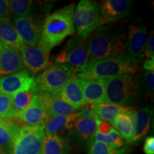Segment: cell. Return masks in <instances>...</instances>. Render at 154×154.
Here are the masks:
<instances>
[{
  "label": "cell",
  "mask_w": 154,
  "mask_h": 154,
  "mask_svg": "<svg viewBox=\"0 0 154 154\" xmlns=\"http://www.w3.org/2000/svg\"><path fill=\"white\" fill-rule=\"evenodd\" d=\"M11 14L15 17H22L32 15L34 7L31 0H11L9 1Z\"/></svg>",
  "instance_id": "obj_28"
},
{
  "label": "cell",
  "mask_w": 154,
  "mask_h": 154,
  "mask_svg": "<svg viewBox=\"0 0 154 154\" xmlns=\"http://www.w3.org/2000/svg\"><path fill=\"white\" fill-rule=\"evenodd\" d=\"M135 109H131L130 110L121 113L116 116L111 125L118 131L121 136L126 140L127 143H131L133 136V126L131 121V113Z\"/></svg>",
  "instance_id": "obj_24"
},
{
  "label": "cell",
  "mask_w": 154,
  "mask_h": 154,
  "mask_svg": "<svg viewBox=\"0 0 154 154\" xmlns=\"http://www.w3.org/2000/svg\"><path fill=\"white\" fill-rule=\"evenodd\" d=\"M78 113L81 118H88V117L96 116L95 113L94 112L93 106H92V104H90V103H86L85 106H84L82 109H79Z\"/></svg>",
  "instance_id": "obj_35"
},
{
  "label": "cell",
  "mask_w": 154,
  "mask_h": 154,
  "mask_svg": "<svg viewBox=\"0 0 154 154\" xmlns=\"http://www.w3.org/2000/svg\"><path fill=\"white\" fill-rule=\"evenodd\" d=\"M143 68L148 72H153L154 70V59H147L144 61Z\"/></svg>",
  "instance_id": "obj_38"
},
{
  "label": "cell",
  "mask_w": 154,
  "mask_h": 154,
  "mask_svg": "<svg viewBox=\"0 0 154 154\" xmlns=\"http://www.w3.org/2000/svg\"><path fill=\"white\" fill-rule=\"evenodd\" d=\"M0 41L7 47L19 50L24 44L9 19L0 20Z\"/></svg>",
  "instance_id": "obj_21"
},
{
  "label": "cell",
  "mask_w": 154,
  "mask_h": 154,
  "mask_svg": "<svg viewBox=\"0 0 154 154\" xmlns=\"http://www.w3.org/2000/svg\"><path fill=\"white\" fill-rule=\"evenodd\" d=\"M84 41L77 36L69 38L56 58V62L66 63L74 68L84 64L89 59V53Z\"/></svg>",
  "instance_id": "obj_9"
},
{
  "label": "cell",
  "mask_w": 154,
  "mask_h": 154,
  "mask_svg": "<svg viewBox=\"0 0 154 154\" xmlns=\"http://www.w3.org/2000/svg\"><path fill=\"white\" fill-rule=\"evenodd\" d=\"M138 68L137 59L125 54L88 59L82 66L75 69L74 74L79 78L106 79L121 74L133 75Z\"/></svg>",
  "instance_id": "obj_2"
},
{
  "label": "cell",
  "mask_w": 154,
  "mask_h": 154,
  "mask_svg": "<svg viewBox=\"0 0 154 154\" xmlns=\"http://www.w3.org/2000/svg\"><path fill=\"white\" fill-rule=\"evenodd\" d=\"M24 66L31 74L34 75L44 71L49 66V54L38 47L23 44L19 49Z\"/></svg>",
  "instance_id": "obj_13"
},
{
  "label": "cell",
  "mask_w": 154,
  "mask_h": 154,
  "mask_svg": "<svg viewBox=\"0 0 154 154\" xmlns=\"http://www.w3.org/2000/svg\"><path fill=\"white\" fill-rule=\"evenodd\" d=\"M34 94L36 93L33 91H29L20 92L12 96L13 106H14V111L16 113V119L17 115L22 112L29 105Z\"/></svg>",
  "instance_id": "obj_31"
},
{
  "label": "cell",
  "mask_w": 154,
  "mask_h": 154,
  "mask_svg": "<svg viewBox=\"0 0 154 154\" xmlns=\"http://www.w3.org/2000/svg\"><path fill=\"white\" fill-rule=\"evenodd\" d=\"M74 67L55 62L49 65L35 78L36 93H54L60 89L74 72Z\"/></svg>",
  "instance_id": "obj_6"
},
{
  "label": "cell",
  "mask_w": 154,
  "mask_h": 154,
  "mask_svg": "<svg viewBox=\"0 0 154 154\" xmlns=\"http://www.w3.org/2000/svg\"><path fill=\"white\" fill-rule=\"evenodd\" d=\"M74 22L79 37L86 40L96 29L102 26L99 4L91 0L80 1L75 8Z\"/></svg>",
  "instance_id": "obj_5"
},
{
  "label": "cell",
  "mask_w": 154,
  "mask_h": 154,
  "mask_svg": "<svg viewBox=\"0 0 154 154\" xmlns=\"http://www.w3.org/2000/svg\"><path fill=\"white\" fill-rule=\"evenodd\" d=\"M128 146L113 150L103 142L92 140L88 145V154H128Z\"/></svg>",
  "instance_id": "obj_29"
},
{
  "label": "cell",
  "mask_w": 154,
  "mask_h": 154,
  "mask_svg": "<svg viewBox=\"0 0 154 154\" xmlns=\"http://www.w3.org/2000/svg\"><path fill=\"white\" fill-rule=\"evenodd\" d=\"M11 16L9 1L8 0H0V20L5 19H9Z\"/></svg>",
  "instance_id": "obj_33"
},
{
  "label": "cell",
  "mask_w": 154,
  "mask_h": 154,
  "mask_svg": "<svg viewBox=\"0 0 154 154\" xmlns=\"http://www.w3.org/2000/svg\"><path fill=\"white\" fill-rule=\"evenodd\" d=\"M92 140L103 142L113 150L120 149L124 147L125 145L124 138L113 128H112V129L109 134L106 135L101 134L100 133L96 131Z\"/></svg>",
  "instance_id": "obj_27"
},
{
  "label": "cell",
  "mask_w": 154,
  "mask_h": 154,
  "mask_svg": "<svg viewBox=\"0 0 154 154\" xmlns=\"http://www.w3.org/2000/svg\"><path fill=\"white\" fill-rule=\"evenodd\" d=\"M79 118L78 112L72 114L62 116H52L49 119L44 126V134H57L63 130H70L74 122Z\"/></svg>",
  "instance_id": "obj_22"
},
{
  "label": "cell",
  "mask_w": 154,
  "mask_h": 154,
  "mask_svg": "<svg viewBox=\"0 0 154 154\" xmlns=\"http://www.w3.org/2000/svg\"><path fill=\"white\" fill-rule=\"evenodd\" d=\"M147 57L148 59H154V36L153 32H151L149 38L146 42L144 56Z\"/></svg>",
  "instance_id": "obj_32"
},
{
  "label": "cell",
  "mask_w": 154,
  "mask_h": 154,
  "mask_svg": "<svg viewBox=\"0 0 154 154\" xmlns=\"http://www.w3.org/2000/svg\"><path fill=\"white\" fill-rule=\"evenodd\" d=\"M0 154H7L5 149L3 147H2V146H0Z\"/></svg>",
  "instance_id": "obj_39"
},
{
  "label": "cell",
  "mask_w": 154,
  "mask_h": 154,
  "mask_svg": "<svg viewBox=\"0 0 154 154\" xmlns=\"http://www.w3.org/2000/svg\"><path fill=\"white\" fill-rule=\"evenodd\" d=\"M5 47V44H4L2 42L0 41V53H1V51H2V49H4V47Z\"/></svg>",
  "instance_id": "obj_40"
},
{
  "label": "cell",
  "mask_w": 154,
  "mask_h": 154,
  "mask_svg": "<svg viewBox=\"0 0 154 154\" xmlns=\"http://www.w3.org/2000/svg\"><path fill=\"white\" fill-rule=\"evenodd\" d=\"M143 151L146 154H154L153 136H149L146 138L143 146Z\"/></svg>",
  "instance_id": "obj_37"
},
{
  "label": "cell",
  "mask_w": 154,
  "mask_h": 154,
  "mask_svg": "<svg viewBox=\"0 0 154 154\" xmlns=\"http://www.w3.org/2000/svg\"><path fill=\"white\" fill-rule=\"evenodd\" d=\"M96 123H97V131L101 134H108L113 128L112 126L109 122L101 120L99 118L96 119Z\"/></svg>",
  "instance_id": "obj_34"
},
{
  "label": "cell",
  "mask_w": 154,
  "mask_h": 154,
  "mask_svg": "<svg viewBox=\"0 0 154 154\" xmlns=\"http://www.w3.org/2000/svg\"><path fill=\"white\" fill-rule=\"evenodd\" d=\"M53 94L59 96L77 111L87 103L83 95L79 79L74 74L69 78L64 86Z\"/></svg>",
  "instance_id": "obj_14"
},
{
  "label": "cell",
  "mask_w": 154,
  "mask_h": 154,
  "mask_svg": "<svg viewBox=\"0 0 154 154\" xmlns=\"http://www.w3.org/2000/svg\"><path fill=\"white\" fill-rule=\"evenodd\" d=\"M50 118L42 96L38 94H34L29 105L17 116V119L29 126H45Z\"/></svg>",
  "instance_id": "obj_11"
},
{
  "label": "cell",
  "mask_w": 154,
  "mask_h": 154,
  "mask_svg": "<svg viewBox=\"0 0 154 154\" xmlns=\"http://www.w3.org/2000/svg\"><path fill=\"white\" fill-rule=\"evenodd\" d=\"M153 110L149 106H146L140 110H134L131 113L133 126V136L131 143H136L147 134L151 127V120Z\"/></svg>",
  "instance_id": "obj_18"
},
{
  "label": "cell",
  "mask_w": 154,
  "mask_h": 154,
  "mask_svg": "<svg viewBox=\"0 0 154 154\" xmlns=\"http://www.w3.org/2000/svg\"><path fill=\"white\" fill-rule=\"evenodd\" d=\"M94 112L99 119L106 121L111 125V123L121 113L125 112L132 109L131 107H122L112 103H99L92 104Z\"/></svg>",
  "instance_id": "obj_25"
},
{
  "label": "cell",
  "mask_w": 154,
  "mask_h": 154,
  "mask_svg": "<svg viewBox=\"0 0 154 154\" xmlns=\"http://www.w3.org/2000/svg\"><path fill=\"white\" fill-rule=\"evenodd\" d=\"M133 1L104 0L99 4L102 26L124 18L130 14Z\"/></svg>",
  "instance_id": "obj_12"
},
{
  "label": "cell",
  "mask_w": 154,
  "mask_h": 154,
  "mask_svg": "<svg viewBox=\"0 0 154 154\" xmlns=\"http://www.w3.org/2000/svg\"><path fill=\"white\" fill-rule=\"evenodd\" d=\"M24 69L19 50L5 46L0 53V78L17 74Z\"/></svg>",
  "instance_id": "obj_16"
},
{
  "label": "cell",
  "mask_w": 154,
  "mask_h": 154,
  "mask_svg": "<svg viewBox=\"0 0 154 154\" xmlns=\"http://www.w3.org/2000/svg\"><path fill=\"white\" fill-rule=\"evenodd\" d=\"M144 84L146 86V88L150 91H153L154 88V73L153 72H145L143 74Z\"/></svg>",
  "instance_id": "obj_36"
},
{
  "label": "cell",
  "mask_w": 154,
  "mask_h": 154,
  "mask_svg": "<svg viewBox=\"0 0 154 154\" xmlns=\"http://www.w3.org/2000/svg\"><path fill=\"white\" fill-rule=\"evenodd\" d=\"M79 79L86 103L90 104L106 103L103 80L90 78H79Z\"/></svg>",
  "instance_id": "obj_17"
},
{
  "label": "cell",
  "mask_w": 154,
  "mask_h": 154,
  "mask_svg": "<svg viewBox=\"0 0 154 154\" xmlns=\"http://www.w3.org/2000/svg\"><path fill=\"white\" fill-rule=\"evenodd\" d=\"M37 94L42 96L47 112L51 117L58 116H66L77 112V110L54 94L45 92H39Z\"/></svg>",
  "instance_id": "obj_20"
},
{
  "label": "cell",
  "mask_w": 154,
  "mask_h": 154,
  "mask_svg": "<svg viewBox=\"0 0 154 154\" xmlns=\"http://www.w3.org/2000/svg\"><path fill=\"white\" fill-rule=\"evenodd\" d=\"M70 146L58 134H45L42 154H69Z\"/></svg>",
  "instance_id": "obj_23"
},
{
  "label": "cell",
  "mask_w": 154,
  "mask_h": 154,
  "mask_svg": "<svg viewBox=\"0 0 154 154\" xmlns=\"http://www.w3.org/2000/svg\"><path fill=\"white\" fill-rule=\"evenodd\" d=\"M97 116L88 117V118H81L79 117L75 121L71 129L69 130L71 134L74 135L81 141L89 143L93 140V138L97 131Z\"/></svg>",
  "instance_id": "obj_19"
},
{
  "label": "cell",
  "mask_w": 154,
  "mask_h": 154,
  "mask_svg": "<svg viewBox=\"0 0 154 154\" xmlns=\"http://www.w3.org/2000/svg\"><path fill=\"white\" fill-rule=\"evenodd\" d=\"M105 88L106 103L129 107L137 94V84L132 75L121 74L102 79Z\"/></svg>",
  "instance_id": "obj_4"
},
{
  "label": "cell",
  "mask_w": 154,
  "mask_h": 154,
  "mask_svg": "<svg viewBox=\"0 0 154 154\" xmlns=\"http://www.w3.org/2000/svg\"><path fill=\"white\" fill-rule=\"evenodd\" d=\"M75 5L71 4L57 9L44 19L41 36L37 44L38 49L49 54L54 48L75 32Z\"/></svg>",
  "instance_id": "obj_1"
},
{
  "label": "cell",
  "mask_w": 154,
  "mask_h": 154,
  "mask_svg": "<svg viewBox=\"0 0 154 154\" xmlns=\"http://www.w3.org/2000/svg\"><path fill=\"white\" fill-rule=\"evenodd\" d=\"M16 119L12 96L0 94V119L5 121Z\"/></svg>",
  "instance_id": "obj_30"
},
{
  "label": "cell",
  "mask_w": 154,
  "mask_h": 154,
  "mask_svg": "<svg viewBox=\"0 0 154 154\" xmlns=\"http://www.w3.org/2000/svg\"><path fill=\"white\" fill-rule=\"evenodd\" d=\"M148 39L147 29L144 26L129 25L128 37L125 42V51L128 56L142 59Z\"/></svg>",
  "instance_id": "obj_15"
},
{
  "label": "cell",
  "mask_w": 154,
  "mask_h": 154,
  "mask_svg": "<svg viewBox=\"0 0 154 154\" xmlns=\"http://www.w3.org/2000/svg\"><path fill=\"white\" fill-rule=\"evenodd\" d=\"M44 126H24L10 146V154H42Z\"/></svg>",
  "instance_id": "obj_7"
},
{
  "label": "cell",
  "mask_w": 154,
  "mask_h": 154,
  "mask_svg": "<svg viewBox=\"0 0 154 154\" xmlns=\"http://www.w3.org/2000/svg\"><path fill=\"white\" fill-rule=\"evenodd\" d=\"M126 37L114 26H101L90 34L86 42L89 59L125 54Z\"/></svg>",
  "instance_id": "obj_3"
},
{
  "label": "cell",
  "mask_w": 154,
  "mask_h": 154,
  "mask_svg": "<svg viewBox=\"0 0 154 154\" xmlns=\"http://www.w3.org/2000/svg\"><path fill=\"white\" fill-rule=\"evenodd\" d=\"M20 128L16 124L0 119V146H11Z\"/></svg>",
  "instance_id": "obj_26"
},
{
  "label": "cell",
  "mask_w": 154,
  "mask_h": 154,
  "mask_svg": "<svg viewBox=\"0 0 154 154\" xmlns=\"http://www.w3.org/2000/svg\"><path fill=\"white\" fill-rule=\"evenodd\" d=\"M44 19L41 15L14 17V26L24 45L35 47L41 36Z\"/></svg>",
  "instance_id": "obj_8"
},
{
  "label": "cell",
  "mask_w": 154,
  "mask_h": 154,
  "mask_svg": "<svg viewBox=\"0 0 154 154\" xmlns=\"http://www.w3.org/2000/svg\"><path fill=\"white\" fill-rule=\"evenodd\" d=\"M29 91L36 93L35 78L26 69L0 78V94L13 96L17 93Z\"/></svg>",
  "instance_id": "obj_10"
}]
</instances>
